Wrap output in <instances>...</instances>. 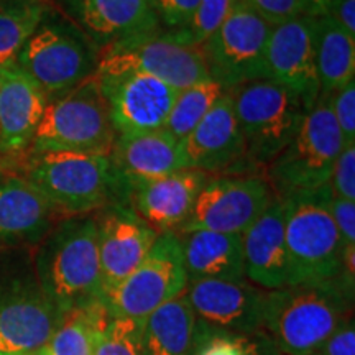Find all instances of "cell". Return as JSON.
I'll return each instance as SVG.
<instances>
[{
  "label": "cell",
  "mask_w": 355,
  "mask_h": 355,
  "mask_svg": "<svg viewBox=\"0 0 355 355\" xmlns=\"http://www.w3.org/2000/svg\"><path fill=\"white\" fill-rule=\"evenodd\" d=\"M188 288L183 248L178 234H159L150 252L105 298L112 316L145 319Z\"/></svg>",
  "instance_id": "obj_12"
},
{
  "label": "cell",
  "mask_w": 355,
  "mask_h": 355,
  "mask_svg": "<svg viewBox=\"0 0 355 355\" xmlns=\"http://www.w3.org/2000/svg\"><path fill=\"white\" fill-rule=\"evenodd\" d=\"M97 56L99 50L83 32L44 17L17 56V64L50 101L96 76Z\"/></svg>",
  "instance_id": "obj_10"
},
{
  "label": "cell",
  "mask_w": 355,
  "mask_h": 355,
  "mask_svg": "<svg viewBox=\"0 0 355 355\" xmlns=\"http://www.w3.org/2000/svg\"><path fill=\"white\" fill-rule=\"evenodd\" d=\"M144 319L117 318L110 311L97 324L92 355H144Z\"/></svg>",
  "instance_id": "obj_32"
},
{
  "label": "cell",
  "mask_w": 355,
  "mask_h": 355,
  "mask_svg": "<svg viewBox=\"0 0 355 355\" xmlns=\"http://www.w3.org/2000/svg\"><path fill=\"white\" fill-rule=\"evenodd\" d=\"M196 324L188 293H181L144 319V355H191Z\"/></svg>",
  "instance_id": "obj_26"
},
{
  "label": "cell",
  "mask_w": 355,
  "mask_h": 355,
  "mask_svg": "<svg viewBox=\"0 0 355 355\" xmlns=\"http://www.w3.org/2000/svg\"><path fill=\"white\" fill-rule=\"evenodd\" d=\"M115 133L97 76L50 99L30 150H63L110 157Z\"/></svg>",
  "instance_id": "obj_8"
},
{
  "label": "cell",
  "mask_w": 355,
  "mask_h": 355,
  "mask_svg": "<svg viewBox=\"0 0 355 355\" xmlns=\"http://www.w3.org/2000/svg\"><path fill=\"white\" fill-rule=\"evenodd\" d=\"M46 104L17 61L0 68V155L17 159L28 152Z\"/></svg>",
  "instance_id": "obj_20"
},
{
  "label": "cell",
  "mask_w": 355,
  "mask_h": 355,
  "mask_svg": "<svg viewBox=\"0 0 355 355\" xmlns=\"http://www.w3.org/2000/svg\"><path fill=\"white\" fill-rule=\"evenodd\" d=\"M314 61L319 96H331L345 84L355 81V38L331 17H313Z\"/></svg>",
  "instance_id": "obj_27"
},
{
  "label": "cell",
  "mask_w": 355,
  "mask_h": 355,
  "mask_svg": "<svg viewBox=\"0 0 355 355\" xmlns=\"http://www.w3.org/2000/svg\"><path fill=\"white\" fill-rule=\"evenodd\" d=\"M311 355H355V324L354 316L345 319L318 350Z\"/></svg>",
  "instance_id": "obj_38"
},
{
  "label": "cell",
  "mask_w": 355,
  "mask_h": 355,
  "mask_svg": "<svg viewBox=\"0 0 355 355\" xmlns=\"http://www.w3.org/2000/svg\"><path fill=\"white\" fill-rule=\"evenodd\" d=\"M25 355H44V352H43V349H40V350H37V352H30V354H25Z\"/></svg>",
  "instance_id": "obj_42"
},
{
  "label": "cell",
  "mask_w": 355,
  "mask_h": 355,
  "mask_svg": "<svg viewBox=\"0 0 355 355\" xmlns=\"http://www.w3.org/2000/svg\"><path fill=\"white\" fill-rule=\"evenodd\" d=\"M33 265L43 293L61 314L105 301L96 214L61 217L35 247Z\"/></svg>",
  "instance_id": "obj_1"
},
{
  "label": "cell",
  "mask_w": 355,
  "mask_h": 355,
  "mask_svg": "<svg viewBox=\"0 0 355 355\" xmlns=\"http://www.w3.org/2000/svg\"><path fill=\"white\" fill-rule=\"evenodd\" d=\"M354 291L343 278L266 291L263 331L283 355H311L354 316Z\"/></svg>",
  "instance_id": "obj_3"
},
{
  "label": "cell",
  "mask_w": 355,
  "mask_h": 355,
  "mask_svg": "<svg viewBox=\"0 0 355 355\" xmlns=\"http://www.w3.org/2000/svg\"><path fill=\"white\" fill-rule=\"evenodd\" d=\"M19 175L50 201L61 217L94 214L114 202H128V188L109 157L28 150Z\"/></svg>",
  "instance_id": "obj_2"
},
{
  "label": "cell",
  "mask_w": 355,
  "mask_h": 355,
  "mask_svg": "<svg viewBox=\"0 0 355 355\" xmlns=\"http://www.w3.org/2000/svg\"><path fill=\"white\" fill-rule=\"evenodd\" d=\"M191 355H283L266 332L239 334L212 329L206 324H196V336Z\"/></svg>",
  "instance_id": "obj_31"
},
{
  "label": "cell",
  "mask_w": 355,
  "mask_h": 355,
  "mask_svg": "<svg viewBox=\"0 0 355 355\" xmlns=\"http://www.w3.org/2000/svg\"><path fill=\"white\" fill-rule=\"evenodd\" d=\"M331 214L340 234L343 247H355V201L331 198Z\"/></svg>",
  "instance_id": "obj_39"
},
{
  "label": "cell",
  "mask_w": 355,
  "mask_h": 355,
  "mask_svg": "<svg viewBox=\"0 0 355 355\" xmlns=\"http://www.w3.org/2000/svg\"><path fill=\"white\" fill-rule=\"evenodd\" d=\"M2 2H8V0H0V3H2Z\"/></svg>",
  "instance_id": "obj_43"
},
{
  "label": "cell",
  "mask_w": 355,
  "mask_h": 355,
  "mask_svg": "<svg viewBox=\"0 0 355 355\" xmlns=\"http://www.w3.org/2000/svg\"><path fill=\"white\" fill-rule=\"evenodd\" d=\"M97 81L117 135L165 127L178 96V91L170 84L141 73L97 76Z\"/></svg>",
  "instance_id": "obj_15"
},
{
  "label": "cell",
  "mask_w": 355,
  "mask_h": 355,
  "mask_svg": "<svg viewBox=\"0 0 355 355\" xmlns=\"http://www.w3.org/2000/svg\"><path fill=\"white\" fill-rule=\"evenodd\" d=\"M275 198L261 173L211 176L176 234L211 230L242 235Z\"/></svg>",
  "instance_id": "obj_13"
},
{
  "label": "cell",
  "mask_w": 355,
  "mask_h": 355,
  "mask_svg": "<svg viewBox=\"0 0 355 355\" xmlns=\"http://www.w3.org/2000/svg\"><path fill=\"white\" fill-rule=\"evenodd\" d=\"M186 168L211 176L247 175L245 148L232 97L225 91L209 114L181 141Z\"/></svg>",
  "instance_id": "obj_17"
},
{
  "label": "cell",
  "mask_w": 355,
  "mask_h": 355,
  "mask_svg": "<svg viewBox=\"0 0 355 355\" xmlns=\"http://www.w3.org/2000/svg\"><path fill=\"white\" fill-rule=\"evenodd\" d=\"M44 17L42 0H8L0 3V68L15 63L17 56Z\"/></svg>",
  "instance_id": "obj_28"
},
{
  "label": "cell",
  "mask_w": 355,
  "mask_h": 355,
  "mask_svg": "<svg viewBox=\"0 0 355 355\" xmlns=\"http://www.w3.org/2000/svg\"><path fill=\"white\" fill-rule=\"evenodd\" d=\"M327 184L334 198L355 201V145L340 150Z\"/></svg>",
  "instance_id": "obj_35"
},
{
  "label": "cell",
  "mask_w": 355,
  "mask_h": 355,
  "mask_svg": "<svg viewBox=\"0 0 355 355\" xmlns=\"http://www.w3.org/2000/svg\"><path fill=\"white\" fill-rule=\"evenodd\" d=\"M60 219L55 206L20 175L0 176V250L35 248Z\"/></svg>",
  "instance_id": "obj_21"
},
{
  "label": "cell",
  "mask_w": 355,
  "mask_h": 355,
  "mask_svg": "<svg viewBox=\"0 0 355 355\" xmlns=\"http://www.w3.org/2000/svg\"><path fill=\"white\" fill-rule=\"evenodd\" d=\"M250 173L266 170L295 139L309 109L290 89L259 79L227 89Z\"/></svg>",
  "instance_id": "obj_6"
},
{
  "label": "cell",
  "mask_w": 355,
  "mask_h": 355,
  "mask_svg": "<svg viewBox=\"0 0 355 355\" xmlns=\"http://www.w3.org/2000/svg\"><path fill=\"white\" fill-rule=\"evenodd\" d=\"M61 319L40 286L32 248L0 250V355L43 349Z\"/></svg>",
  "instance_id": "obj_5"
},
{
  "label": "cell",
  "mask_w": 355,
  "mask_h": 355,
  "mask_svg": "<svg viewBox=\"0 0 355 355\" xmlns=\"http://www.w3.org/2000/svg\"><path fill=\"white\" fill-rule=\"evenodd\" d=\"M245 279L265 291L288 286L285 206L277 194L242 234Z\"/></svg>",
  "instance_id": "obj_22"
},
{
  "label": "cell",
  "mask_w": 355,
  "mask_h": 355,
  "mask_svg": "<svg viewBox=\"0 0 355 355\" xmlns=\"http://www.w3.org/2000/svg\"><path fill=\"white\" fill-rule=\"evenodd\" d=\"M265 79L290 89L313 109L319 99L313 17L298 15L272 26L265 50Z\"/></svg>",
  "instance_id": "obj_16"
},
{
  "label": "cell",
  "mask_w": 355,
  "mask_h": 355,
  "mask_svg": "<svg viewBox=\"0 0 355 355\" xmlns=\"http://www.w3.org/2000/svg\"><path fill=\"white\" fill-rule=\"evenodd\" d=\"M329 184L283 198L288 286L340 278L344 247L331 214Z\"/></svg>",
  "instance_id": "obj_4"
},
{
  "label": "cell",
  "mask_w": 355,
  "mask_h": 355,
  "mask_svg": "<svg viewBox=\"0 0 355 355\" xmlns=\"http://www.w3.org/2000/svg\"><path fill=\"white\" fill-rule=\"evenodd\" d=\"M343 148L344 141L329 96H319L295 139L265 170L266 181L279 199L321 188L329 181L332 166Z\"/></svg>",
  "instance_id": "obj_9"
},
{
  "label": "cell",
  "mask_w": 355,
  "mask_h": 355,
  "mask_svg": "<svg viewBox=\"0 0 355 355\" xmlns=\"http://www.w3.org/2000/svg\"><path fill=\"white\" fill-rule=\"evenodd\" d=\"M329 104L344 146L355 145V81H350L331 94Z\"/></svg>",
  "instance_id": "obj_34"
},
{
  "label": "cell",
  "mask_w": 355,
  "mask_h": 355,
  "mask_svg": "<svg viewBox=\"0 0 355 355\" xmlns=\"http://www.w3.org/2000/svg\"><path fill=\"white\" fill-rule=\"evenodd\" d=\"M336 0H300L301 3V15L319 17L329 10Z\"/></svg>",
  "instance_id": "obj_41"
},
{
  "label": "cell",
  "mask_w": 355,
  "mask_h": 355,
  "mask_svg": "<svg viewBox=\"0 0 355 355\" xmlns=\"http://www.w3.org/2000/svg\"><path fill=\"white\" fill-rule=\"evenodd\" d=\"M224 92L225 89L212 78L202 79L193 86L181 89L178 91L171 112L163 128L170 132L176 140L183 141L209 114V110L214 107Z\"/></svg>",
  "instance_id": "obj_30"
},
{
  "label": "cell",
  "mask_w": 355,
  "mask_h": 355,
  "mask_svg": "<svg viewBox=\"0 0 355 355\" xmlns=\"http://www.w3.org/2000/svg\"><path fill=\"white\" fill-rule=\"evenodd\" d=\"M324 15L331 17L345 33L355 38V0H336Z\"/></svg>",
  "instance_id": "obj_40"
},
{
  "label": "cell",
  "mask_w": 355,
  "mask_h": 355,
  "mask_svg": "<svg viewBox=\"0 0 355 355\" xmlns=\"http://www.w3.org/2000/svg\"><path fill=\"white\" fill-rule=\"evenodd\" d=\"M268 25H279L301 15L300 0H243Z\"/></svg>",
  "instance_id": "obj_37"
},
{
  "label": "cell",
  "mask_w": 355,
  "mask_h": 355,
  "mask_svg": "<svg viewBox=\"0 0 355 355\" xmlns=\"http://www.w3.org/2000/svg\"><path fill=\"white\" fill-rule=\"evenodd\" d=\"M109 158L127 188L186 168L181 141L165 128L117 135Z\"/></svg>",
  "instance_id": "obj_23"
},
{
  "label": "cell",
  "mask_w": 355,
  "mask_h": 355,
  "mask_svg": "<svg viewBox=\"0 0 355 355\" xmlns=\"http://www.w3.org/2000/svg\"><path fill=\"white\" fill-rule=\"evenodd\" d=\"M209 178L204 171L184 168L157 180L135 183L128 186V204L158 234H176Z\"/></svg>",
  "instance_id": "obj_19"
},
{
  "label": "cell",
  "mask_w": 355,
  "mask_h": 355,
  "mask_svg": "<svg viewBox=\"0 0 355 355\" xmlns=\"http://www.w3.org/2000/svg\"><path fill=\"white\" fill-rule=\"evenodd\" d=\"M237 0H199L191 24L184 28L186 37L196 46L201 48L202 43L216 32L227 19Z\"/></svg>",
  "instance_id": "obj_33"
},
{
  "label": "cell",
  "mask_w": 355,
  "mask_h": 355,
  "mask_svg": "<svg viewBox=\"0 0 355 355\" xmlns=\"http://www.w3.org/2000/svg\"><path fill=\"white\" fill-rule=\"evenodd\" d=\"M104 300L141 263L158 232L137 216L128 202H114L94 212Z\"/></svg>",
  "instance_id": "obj_14"
},
{
  "label": "cell",
  "mask_w": 355,
  "mask_h": 355,
  "mask_svg": "<svg viewBox=\"0 0 355 355\" xmlns=\"http://www.w3.org/2000/svg\"><path fill=\"white\" fill-rule=\"evenodd\" d=\"M188 283L199 279H245L242 235L193 230L178 234Z\"/></svg>",
  "instance_id": "obj_24"
},
{
  "label": "cell",
  "mask_w": 355,
  "mask_h": 355,
  "mask_svg": "<svg viewBox=\"0 0 355 355\" xmlns=\"http://www.w3.org/2000/svg\"><path fill=\"white\" fill-rule=\"evenodd\" d=\"M109 313L105 301L63 314L60 326L43 347L44 355H92L97 324Z\"/></svg>",
  "instance_id": "obj_29"
},
{
  "label": "cell",
  "mask_w": 355,
  "mask_h": 355,
  "mask_svg": "<svg viewBox=\"0 0 355 355\" xmlns=\"http://www.w3.org/2000/svg\"><path fill=\"white\" fill-rule=\"evenodd\" d=\"M272 25L237 0L222 25L202 43L209 78L227 89L265 79V50Z\"/></svg>",
  "instance_id": "obj_11"
},
{
  "label": "cell",
  "mask_w": 355,
  "mask_h": 355,
  "mask_svg": "<svg viewBox=\"0 0 355 355\" xmlns=\"http://www.w3.org/2000/svg\"><path fill=\"white\" fill-rule=\"evenodd\" d=\"M157 20L165 30H184L191 24L199 0H150Z\"/></svg>",
  "instance_id": "obj_36"
},
{
  "label": "cell",
  "mask_w": 355,
  "mask_h": 355,
  "mask_svg": "<svg viewBox=\"0 0 355 355\" xmlns=\"http://www.w3.org/2000/svg\"><path fill=\"white\" fill-rule=\"evenodd\" d=\"M198 321L212 329L252 334L263 329L266 291L247 279H199L186 288Z\"/></svg>",
  "instance_id": "obj_18"
},
{
  "label": "cell",
  "mask_w": 355,
  "mask_h": 355,
  "mask_svg": "<svg viewBox=\"0 0 355 355\" xmlns=\"http://www.w3.org/2000/svg\"><path fill=\"white\" fill-rule=\"evenodd\" d=\"M141 73L162 79L176 91L209 78L201 48L184 30L158 28L105 44L97 56V76Z\"/></svg>",
  "instance_id": "obj_7"
},
{
  "label": "cell",
  "mask_w": 355,
  "mask_h": 355,
  "mask_svg": "<svg viewBox=\"0 0 355 355\" xmlns=\"http://www.w3.org/2000/svg\"><path fill=\"white\" fill-rule=\"evenodd\" d=\"M84 28L109 44L162 28L150 0H71Z\"/></svg>",
  "instance_id": "obj_25"
}]
</instances>
